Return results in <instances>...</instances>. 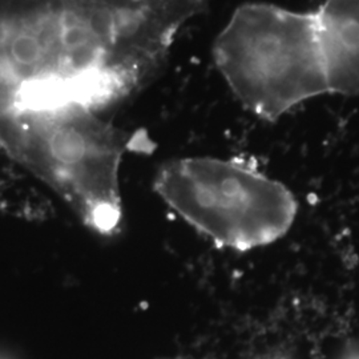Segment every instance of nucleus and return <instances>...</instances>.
I'll use <instances>...</instances> for the list:
<instances>
[{
	"instance_id": "423d86ee",
	"label": "nucleus",
	"mask_w": 359,
	"mask_h": 359,
	"mask_svg": "<svg viewBox=\"0 0 359 359\" xmlns=\"http://www.w3.org/2000/svg\"><path fill=\"white\" fill-rule=\"evenodd\" d=\"M346 359H359V354H353V355H348Z\"/></svg>"
},
{
	"instance_id": "20e7f679",
	"label": "nucleus",
	"mask_w": 359,
	"mask_h": 359,
	"mask_svg": "<svg viewBox=\"0 0 359 359\" xmlns=\"http://www.w3.org/2000/svg\"><path fill=\"white\" fill-rule=\"evenodd\" d=\"M154 185L164 203L200 234L237 252L280 241L298 213L294 193L244 160H172L160 168Z\"/></svg>"
},
{
	"instance_id": "f03ea898",
	"label": "nucleus",
	"mask_w": 359,
	"mask_h": 359,
	"mask_svg": "<svg viewBox=\"0 0 359 359\" xmlns=\"http://www.w3.org/2000/svg\"><path fill=\"white\" fill-rule=\"evenodd\" d=\"M0 148L59 194L92 231L121 224L120 165L129 137L79 105L13 111L0 117Z\"/></svg>"
},
{
	"instance_id": "7ed1b4c3",
	"label": "nucleus",
	"mask_w": 359,
	"mask_h": 359,
	"mask_svg": "<svg viewBox=\"0 0 359 359\" xmlns=\"http://www.w3.org/2000/svg\"><path fill=\"white\" fill-rule=\"evenodd\" d=\"M212 55L233 96L264 121L277 123L329 95L313 11L244 3L218 34Z\"/></svg>"
},
{
	"instance_id": "39448f33",
	"label": "nucleus",
	"mask_w": 359,
	"mask_h": 359,
	"mask_svg": "<svg viewBox=\"0 0 359 359\" xmlns=\"http://www.w3.org/2000/svg\"><path fill=\"white\" fill-rule=\"evenodd\" d=\"M311 11L329 95L359 96V0H325Z\"/></svg>"
},
{
	"instance_id": "0eeeda50",
	"label": "nucleus",
	"mask_w": 359,
	"mask_h": 359,
	"mask_svg": "<svg viewBox=\"0 0 359 359\" xmlns=\"http://www.w3.org/2000/svg\"><path fill=\"white\" fill-rule=\"evenodd\" d=\"M160 359H192V358H185V357H173V358H160Z\"/></svg>"
},
{
	"instance_id": "f257e3e1",
	"label": "nucleus",
	"mask_w": 359,
	"mask_h": 359,
	"mask_svg": "<svg viewBox=\"0 0 359 359\" xmlns=\"http://www.w3.org/2000/svg\"><path fill=\"white\" fill-rule=\"evenodd\" d=\"M209 0H0V116L139 90Z\"/></svg>"
}]
</instances>
